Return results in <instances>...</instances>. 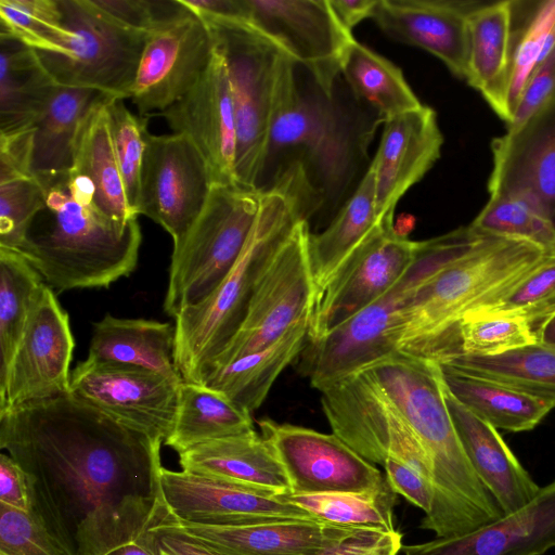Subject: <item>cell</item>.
Segmentation results:
<instances>
[{
	"instance_id": "cell-9",
	"label": "cell",
	"mask_w": 555,
	"mask_h": 555,
	"mask_svg": "<svg viewBox=\"0 0 555 555\" xmlns=\"http://www.w3.org/2000/svg\"><path fill=\"white\" fill-rule=\"evenodd\" d=\"M65 33L36 51L57 86L130 98L149 34L121 26L92 0H59Z\"/></svg>"
},
{
	"instance_id": "cell-37",
	"label": "cell",
	"mask_w": 555,
	"mask_h": 555,
	"mask_svg": "<svg viewBox=\"0 0 555 555\" xmlns=\"http://www.w3.org/2000/svg\"><path fill=\"white\" fill-rule=\"evenodd\" d=\"M251 413L206 385L182 382L172 430L164 442L178 454L198 444L254 430Z\"/></svg>"
},
{
	"instance_id": "cell-39",
	"label": "cell",
	"mask_w": 555,
	"mask_h": 555,
	"mask_svg": "<svg viewBox=\"0 0 555 555\" xmlns=\"http://www.w3.org/2000/svg\"><path fill=\"white\" fill-rule=\"evenodd\" d=\"M170 514L162 494L127 498L83 542L78 555H158L153 530Z\"/></svg>"
},
{
	"instance_id": "cell-20",
	"label": "cell",
	"mask_w": 555,
	"mask_h": 555,
	"mask_svg": "<svg viewBox=\"0 0 555 555\" xmlns=\"http://www.w3.org/2000/svg\"><path fill=\"white\" fill-rule=\"evenodd\" d=\"M175 133L186 135L205 158L214 183L236 184V122L222 56L214 49L211 62L198 82L163 112Z\"/></svg>"
},
{
	"instance_id": "cell-56",
	"label": "cell",
	"mask_w": 555,
	"mask_h": 555,
	"mask_svg": "<svg viewBox=\"0 0 555 555\" xmlns=\"http://www.w3.org/2000/svg\"><path fill=\"white\" fill-rule=\"evenodd\" d=\"M0 504L30 513L33 491L25 470L7 453L0 454Z\"/></svg>"
},
{
	"instance_id": "cell-52",
	"label": "cell",
	"mask_w": 555,
	"mask_h": 555,
	"mask_svg": "<svg viewBox=\"0 0 555 555\" xmlns=\"http://www.w3.org/2000/svg\"><path fill=\"white\" fill-rule=\"evenodd\" d=\"M402 545L397 530L354 528L320 555H398Z\"/></svg>"
},
{
	"instance_id": "cell-34",
	"label": "cell",
	"mask_w": 555,
	"mask_h": 555,
	"mask_svg": "<svg viewBox=\"0 0 555 555\" xmlns=\"http://www.w3.org/2000/svg\"><path fill=\"white\" fill-rule=\"evenodd\" d=\"M105 98L85 118L75 147L72 171L85 176L93 188L95 208L109 220L127 224L138 218L129 207L109 130Z\"/></svg>"
},
{
	"instance_id": "cell-14",
	"label": "cell",
	"mask_w": 555,
	"mask_h": 555,
	"mask_svg": "<svg viewBox=\"0 0 555 555\" xmlns=\"http://www.w3.org/2000/svg\"><path fill=\"white\" fill-rule=\"evenodd\" d=\"M421 242L384 221L343 263L318 296L309 339L319 338L388 293L414 262Z\"/></svg>"
},
{
	"instance_id": "cell-23",
	"label": "cell",
	"mask_w": 555,
	"mask_h": 555,
	"mask_svg": "<svg viewBox=\"0 0 555 555\" xmlns=\"http://www.w3.org/2000/svg\"><path fill=\"white\" fill-rule=\"evenodd\" d=\"M481 3L463 0H377L371 18L392 39L431 53L454 76L465 79L467 18Z\"/></svg>"
},
{
	"instance_id": "cell-27",
	"label": "cell",
	"mask_w": 555,
	"mask_h": 555,
	"mask_svg": "<svg viewBox=\"0 0 555 555\" xmlns=\"http://www.w3.org/2000/svg\"><path fill=\"white\" fill-rule=\"evenodd\" d=\"M444 397L465 454L503 515L530 503L541 487L524 468L498 429L475 416L446 388Z\"/></svg>"
},
{
	"instance_id": "cell-24",
	"label": "cell",
	"mask_w": 555,
	"mask_h": 555,
	"mask_svg": "<svg viewBox=\"0 0 555 555\" xmlns=\"http://www.w3.org/2000/svg\"><path fill=\"white\" fill-rule=\"evenodd\" d=\"M333 99L309 96L292 113L279 135L281 152L299 154L295 160L304 166L323 201L347 185L356 156L354 144Z\"/></svg>"
},
{
	"instance_id": "cell-32",
	"label": "cell",
	"mask_w": 555,
	"mask_h": 555,
	"mask_svg": "<svg viewBox=\"0 0 555 555\" xmlns=\"http://www.w3.org/2000/svg\"><path fill=\"white\" fill-rule=\"evenodd\" d=\"M384 221L377 214L374 171L369 166L327 228L310 234L309 259L317 298L348 257Z\"/></svg>"
},
{
	"instance_id": "cell-2",
	"label": "cell",
	"mask_w": 555,
	"mask_h": 555,
	"mask_svg": "<svg viewBox=\"0 0 555 555\" xmlns=\"http://www.w3.org/2000/svg\"><path fill=\"white\" fill-rule=\"evenodd\" d=\"M410 427L431 466L434 502L420 527L460 537L503 513L481 482L456 434L437 362L398 351L363 370Z\"/></svg>"
},
{
	"instance_id": "cell-40",
	"label": "cell",
	"mask_w": 555,
	"mask_h": 555,
	"mask_svg": "<svg viewBox=\"0 0 555 555\" xmlns=\"http://www.w3.org/2000/svg\"><path fill=\"white\" fill-rule=\"evenodd\" d=\"M511 7L512 35L506 79L509 119L529 77L555 48V0L511 1Z\"/></svg>"
},
{
	"instance_id": "cell-4",
	"label": "cell",
	"mask_w": 555,
	"mask_h": 555,
	"mask_svg": "<svg viewBox=\"0 0 555 555\" xmlns=\"http://www.w3.org/2000/svg\"><path fill=\"white\" fill-rule=\"evenodd\" d=\"M261 189L260 209L237 261L206 299L175 319V364L183 382L204 385L212 361L241 326L269 257L297 222L311 217L307 198L288 173L275 175Z\"/></svg>"
},
{
	"instance_id": "cell-44",
	"label": "cell",
	"mask_w": 555,
	"mask_h": 555,
	"mask_svg": "<svg viewBox=\"0 0 555 555\" xmlns=\"http://www.w3.org/2000/svg\"><path fill=\"white\" fill-rule=\"evenodd\" d=\"M470 224L490 235L529 242L555 256V220L527 194L490 195Z\"/></svg>"
},
{
	"instance_id": "cell-30",
	"label": "cell",
	"mask_w": 555,
	"mask_h": 555,
	"mask_svg": "<svg viewBox=\"0 0 555 555\" xmlns=\"http://www.w3.org/2000/svg\"><path fill=\"white\" fill-rule=\"evenodd\" d=\"M467 27L465 80L506 125L509 120L506 79L512 35L511 1L482 2L468 15Z\"/></svg>"
},
{
	"instance_id": "cell-43",
	"label": "cell",
	"mask_w": 555,
	"mask_h": 555,
	"mask_svg": "<svg viewBox=\"0 0 555 555\" xmlns=\"http://www.w3.org/2000/svg\"><path fill=\"white\" fill-rule=\"evenodd\" d=\"M43 283L21 253L0 247V375L10 364Z\"/></svg>"
},
{
	"instance_id": "cell-15",
	"label": "cell",
	"mask_w": 555,
	"mask_h": 555,
	"mask_svg": "<svg viewBox=\"0 0 555 555\" xmlns=\"http://www.w3.org/2000/svg\"><path fill=\"white\" fill-rule=\"evenodd\" d=\"M181 383L144 367L87 358L72 371L70 393L165 442L173 427Z\"/></svg>"
},
{
	"instance_id": "cell-22",
	"label": "cell",
	"mask_w": 555,
	"mask_h": 555,
	"mask_svg": "<svg viewBox=\"0 0 555 555\" xmlns=\"http://www.w3.org/2000/svg\"><path fill=\"white\" fill-rule=\"evenodd\" d=\"M442 144L437 114L429 106L422 105L385 120L379 146L370 164L382 220L395 218L398 202L435 165Z\"/></svg>"
},
{
	"instance_id": "cell-35",
	"label": "cell",
	"mask_w": 555,
	"mask_h": 555,
	"mask_svg": "<svg viewBox=\"0 0 555 555\" xmlns=\"http://www.w3.org/2000/svg\"><path fill=\"white\" fill-rule=\"evenodd\" d=\"M55 87L35 50L0 37V134L31 128Z\"/></svg>"
},
{
	"instance_id": "cell-57",
	"label": "cell",
	"mask_w": 555,
	"mask_h": 555,
	"mask_svg": "<svg viewBox=\"0 0 555 555\" xmlns=\"http://www.w3.org/2000/svg\"><path fill=\"white\" fill-rule=\"evenodd\" d=\"M153 532L158 555H219L183 531L171 514Z\"/></svg>"
},
{
	"instance_id": "cell-53",
	"label": "cell",
	"mask_w": 555,
	"mask_h": 555,
	"mask_svg": "<svg viewBox=\"0 0 555 555\" xmlns=\"http://www.w3.org/2000/svg\"><path fill=\"white\" fill-rule=\"evenodd\" d=\"M555 93V48L537 66L529 77L512 117L506 124V130L518 127L537 108Z\"/></svg>"
},
{
	"instance_id": "cell-13",
	"label": "cell",
	"mask_w": 555,
	"mask_h": 555,
	"mask_svg": "<svg viewBox=\"0 0 555 555\" xmlns=\"http://www.w3.org/2000/svg\"><path fill=\"white\" fill-rule=\"evenodd\" d=\"M210 169L184 134H146L138 215L165 229L181 245L208 199Z\"/></svg>"
},
{
	"instance_id": "cell-50",
	"label": "cell",
	"mask_w": 555,
	"mask_h": 555,
	"mask_svg": "<svg viewBox=\"0 0 555 555\" xmlns=\"http://www.w3.org/2000/svg\"><path fill=\"white\" fill-rule=\"evenodd\" d=\"M0 555H76L35 513L0 504Z\"/></svg>"
},
{
	"instance_id": "cell-49",
	"label": "cell",
	"mask_w": 555,
	"mask_h": 555,
	"mask_svg": "<svg viewBox=\"0 0 555 555\" xmlns=\"http://www.w3.org/2000/svg\"><path fill=\"white\" fill-rule=\"evenodd\" d=\"M511 313L534 328L555 312V256H548L495 302L477 309Z\"/></svg>"
},
{
	"instance_id": "cell-28",
	"label": "cell",
	"mask_w": 555,
	"mask_h": 555,
	"mask_svg": "<svg viewBox=\"0 0 555 555\" xmlns=\"http://www.w3.org/2000/svg\"><path fill=\"white\" fill-rule=\"evenodd\" d=\"M107 96L94 89L56 85L33 126L30 169L46 192L72 172L80 127L91 109Z\"/></svg>"
},
{
	"instance_id": "cell-6",
	"label": "cell",
	"mask_w": 555,
	"mask_h": 555,
	"mask_svg": "<svg viewBox=\"0 0 555 555\" xmlns=\"http://www.w3.org/2000/svg\"><path fill=\"white\" fill-rule=\"evenodd\" d=\"M222 56L236 122V179L260 188L267 164L272 118L284 89L294 80L296 62L274 41L247 23H204Z\"/></svg>"
},
{
	"instance_id": "cell-54",
	"label": "cell",
	"mask_w": 555,
	"mask_h": 555,
	"mask_svg": "<svg viewBox=\"0 0 555 555\" xmlns=\"http://www.w3.org/2000/svg\"><path fill=\"white\" fill-rule=\"evenodd\" d=\"M385 477L392 490L428 515L433 508L434 490L429 480L411 466L388 460L384 465Z\"/></svg>"
},
{
	"instance_id": "cell-55",
	"label": "cell",
	"mask_w": 555,
	"mask_h": 555,
	"mask_svg": "<svg viewBox=\"0 0 555 555\" xmlns=\"http://www.w3.org/2000/svg\"><path fill=\"white\" fill-rule=\"evenodd\" d=\"M33 130L31 127L0 134V183L33 176L30 169Z\"/></svg>"
},
{
	"instance_id": "cell-47",
	"label": "cell",
	"mask_w": 555,
	"mask_h": 555,
	"mask_svg": "<svg viewBox=\"0 0 555 555\" xmlns=\"http://www.w3.org/2000/svg\"><path fill=\"white\" fill-rule=\"evenodd\" d=\"M64 33L59 0H0V37L48 51Z\"/></svg>"
},
{
	"instance_id": "cell-17",
	"label": "cell",
	"mask_w": 555,
	"mask_h": 555,
	"mask_svg": "<svg viewBox=\"0 0 555 555\" xmlns=\"http://www.w3.org/2000/svg\"><path fill=\"white\" fill-rule=\"evenodd\" d=\"M248 24L305 66L330 100L346 51L354 40L328 0H246Z\"/></svg>"
},
{
	"instance_id": "cell-1",
	"label": "cell",
	"mask_w": 555,
	"mask_h": 555,
	"mask_svg": "<svg viewBox=\"0 0 555 555\" xmlns=\"http://www.w3.org/2000/svg\"><path fill=\"white\" fill-rule=\"evenodd\" d=\"M66 393L0 412V448L27 474L33 511L76 555L127 498L160 495V446Z\"/></svg>"
},
{
	"instance_id": "cell-10",
	"label": "cell",
	"mask_w": 555,
	"mask_h": 555,
	"mask_svg": "<svg viewBox=\"0 0 555 555\" xmlns=\"http://www.w3.org/2000/svg\"><path fill=\"white\" fill-rule=\"evenodd\" d=\"M310 234L309 222L300 220L273 250L255 283L241 326L212 361L205 382L230 362L310 322L317 301L309 259Z\"/></svg>"
},
{
	"instance_id": "cell-41",
	"label": "cell",
	"mask_w": 555,
	"mask_h": 555,
	"mask_svg": "<svg viewBox=\"0 0 555 555\" xmlns=\"http://www.w3.org/2000/svg\"><path fill=\"white\" fill-rule=\"evenodd\" d=\"M341 74L353 93L384 121L423 105L398 66L356 39L346 51Z\"/></svg>"
},
{
	"instance_id": "cell-18",
	"label": "cell",
	"mask_w": 555,
	"mask_h": 555,
	"mask_svg": "<svg viewBox=\"0 0 555 555\" xmlns=\"http://www.w3.org/2000/svg\"><path fill=\"white\" fill-rule=\"evenodd\" d=\"M212 56L209 29L191 12L150 33L129 98L140 116L163 112L185 95Z\"/></svg>"
},
{
	"instance_id": "cell-7",
	"label": "cell",
	"mask_w": 555,
	"mask_h": 555,
	"mask_svg": "<svg viewBox=\"0 0 555 555\" xmlns=\"http://www.w3.org/2000/svg\"><path fill=\"white\" fill-rule=\"evenodd\" d=\"M261 188L214 184L203 211L173 248L164 310L176 319L202 302L241 256L256 222Z\"/></svg>"
},
{
	"instance_id": "cell-31",
	"label": "cell",
	"mask_w": 555,
	"mask_h": 555,
	"mask_svg": "<svg viewBox=\"0 0 555 555\" xmlns=\"http://www.w3.org/2000/svg\"><path fill=\"white\" fill-rule=\"evenodd\" d=\"M175 325L106 314L93 324L88 359L144 367L183 382L175 364Z\"/></svg>"
},
{
	"instance_id": "cell-61",
	"label": "cell",
	"mask_w": 555,
	"mask_h": 555,
	"mask_svg": "<svg viewBox=\"0 0 555 555\" xmlns=\"http://www.w3.org/2000/svg\"><path fill=\"white\" fill-rule=\"evenodd\" d=\"M414 225L415 218L411 215H400L397 219L393 218V231L401 237H408Z\"/></svg>"
},
{
	"instance_id": "cell-45",
	"label": "cell",
	"mask_w": 555,
	"mask_h": 555,
	"mask_svg": "<svg viewBox=\"0 0 555 555\" xmlns=\"http://www.w3.org/2000/svg\"><path fill=\"white\" fill-rule=\"evenodd\" d=\"M535 343L534 328L526 319L475 310L460 322L449 348L437 362L456 354L498 356Z\"/></svg>"
},
{
	"instance_id": "cell-25",
	"label": "cell",
	"mask_w": 555,
	"mask_h": 555,
	"mask_svg": "<svg viewBox=\"0 0 555 555\" xmlns=\"http://www.w3.org/2000/svg\"><path fill=\"white\" fill-rule=\"evenodd\" d=\"M555 548V480L520 509L469 533L402 545V555H543Z\"/></svg>"
},
{
	"instance_id": "cell-62",
	"label": "cell",
	"mask_w": 555,
	"mask_h": 555,
	"mask_svg": "<svg viewBox=\"0 0 555 555\" xmlns=\"http://www.w3.org/2000/svg\"><path fill=\"white\" fill-rule=\"evenodd\" d=\"M289 165H295L296 167H298L299 169H301V170H302V172L305 173L304 169H302L300 166H298L297 164H289ZM289 165H288V166H289ZM305 176H306V173H305ZM306 177H307V176H306ZM307 179H308V178H307ZM308 181H309V179H308ZM309 182H310V181H309ZM310 184H311V183H310ZM311 186H312V184H311ZM312 189H313V191H314V194H315V196H317V198H318V202H319V204H320V207H321V203H320V199H319V197H318V194L315 193V190H314V188H313V186H312Z\"/></svg>"
},
{
	"instance_id": "cell-8",
	"label": "cell",
	"mask_w": 555,
	"mask_h": 555,
	"mask_svg": "<svg viewBox=\"0 0 555 555\" xmlns=\"http://www.w3.org/2000/svg\"><path fill=\"white\" fill-rule=\"evenodd\" d=\"M439 270L433 255L417 253L388 293L325 335L308 339L297 357L300 374L322 391L400 351L403 313L417 288Z\"/></svg>"
},
{
	"instance_id": "cell-36",
	"label": "cell",
	"mask_w": 555,
	"mask_h": 555,
	"mask_svg": "<svg viewBox=\"0 0 555 555\" xmlns=\"http://www.w3.org/2000/svg\"><path fill=\"white\" fill-rule=\"evenodd\" d=\"M310 322L301 323L271 345L247 353L212 373L204 385L222 392L250 413L258 409L282 371L302 351Z\"/></svg>"
},
{
	"instance_id": "cell-33",
	"label": "cell",
	"mask_w": 555,
	"mask_h": 555,
	"mask_svg": "<svg viewBox=\"0 0 555 555\" xmlns=\"http://www.w3.org/2000/svg\"><path fill=\"white\" fill-rule=\"evenodd\" d=\"M438 365L446 390L495 429L513 433L531 430L555 408L554 399Z\"/></svg>"
},
{
	"instance_id": "cell-12",
	"label": "cell",
	"mask_w": 555,
	"mask_h": 555,
	"mask_svg": "<svg viewBox=\"0 0 555 555\" xmlns=\"http://www.w3.org/2000/svg\"><path fill=\"white\" fill-rule=\"evenodd\" d=\"M74 347L69 317L43 283L10 364L0 375V412L69 393Z\"/></svg>"
},
{
	"instance_id": "cell-26",
	"label": "cell",
	"mask_w": 555,
	"mask_h": 555,
	"mask_svg": "<svg viewBox=\"0 0 555 555\" xmlns=\"http://www.w3.org/2000/svg\"><path fill=\"white\" fill-rule=\"evenodd\" d=\"M175 521L219 555H320L354 529L315 518H284L234 526Z\"/></svg>"
},
{
	"instance_id": "cell-5",
	"label": "cell",
	"mask_w": 555,
	"mask_h": 555,
	"mask_svg": "<svg viewBox=\"0 0 555 555\" xmlns=\"http://www.w3.org/2000/svg\"><path fill=\"white\" fill-rule=\"evenodd\" d=\"M548 256L529 242L488 234L417 288L403 314L400 351L437 362L468 313L495 302Z\"/></svg>"
},
{
	"instance_id": "cell-60",
	"label": "cell",
	"mask_w": 555,
	"mask_h": 555,
	"mask_svg": "<svg viewBox=\"0 0 555 555\" xmlns=\"http://www.w3.org/2000/svg\"><path fill=\"white\" fill-rule=\"evenodd\" d=\"M535 336L538 343L555 346V312L537 327Z\"/></svg>"
},
{
	"instance_id": "cell-11",
	"label": "cell",
	"mask_w": 555,
	"mask_h": 555,
	"mask_svg": "<svg viewBox=\"0 0 555 555\" xmlns=\"http://www.w3.org/2000/svg\"><path fill=\"white\" fill-rule=\"evenodd\" d=\"M321 405L334 435L366 461H400L433 486L430 462L398 410L363 372L320 391Z\"/></svg>"
},
{
	"instance_id": "cell-21",
	"label": "cell",
	"mask_w": 555,
	"mask_h": 555,
	"mask_svg": "<svg viewBox=\"0 0 555 555\" xmlns=\"http://www.w3.org/2000/svg\"><path fill=\"white\" fill-rule=\"evenodd\" d=\"M489 195L522 193L555 220V93L518 127L491 141Z\"/></svg>"
},
{
	"instance_id": "cell-19",
	"label": "cell",
	"mask_w": 555,
	"mask_h": 555,
	"mask_svg": "<svg viewBox=\"0 0 555 555\" xmlns=\"http://www.w3.org/2000/svg\"><path fill=\"white\" fill-rule=\"evenodd\" d=\"M162 496L177 521L234 526L284 518L312 517L280 495L184 470L162 468Z\"/></svg>"
},
{
	"instance_id": "cell-59",
	"label": "cell",
	"mask_w": 555,
	"mask_h": 555,
	"mask_svg": "<svg viewBox=\"0 0 555 555\" xmlns=\"http://www.w3.org/2000/svg\"><path fill=\"white\" fill-rule=\"evenodd\" d=\"M376 2L377 0H328L335 17L350 33L364 18L372 17Z\"/></svg>"
},
{
	"instance_id": "cell-42",
	"label": "cell",
	"mask_w": 555,
	"mask_h": 555,
	"mask_svg": "<svg viewBox=\"0 0 555 555\" xmlns=\"http://www.w3.org/2000/svg\"><path fill=\"white\" fill-rule=\"evenodd\" d=\"M280 496L323 522L349 528L396 530L393 508L397 493L388 481L374 492L285 493Z\"/></svg>"
},
{
	"instance_id": "cell-16",
	"label": "cell",
	"mask_w": 555,
	"mask_h": 555,
	"mask_svg": "<svg viewBox=\"0 0 555 555\" xmlns=\"http://www.w3.org/2000/svg\"><path fill=\"white\" fill-rule=\"evenodd\" d=\"M260 434L287 476L291 492H374L386 477L336 435L263 418Z\"/></svg>"
},
{
	"instance_id": "cell-38",
	"label": "cell",
	"mask_w": 555,
	"mask_h": 555,
	"mask_svg": "<svg viewBox=\"0 0 555 555\" xmlns=\"http://www.w3.org/2000/svg\"><path fill=\"white\" fill-rule=\"evenodd\" d=\"M437 363L555 400V346L535 343L498 356L456 354Z\"/></svg>"
},
{
	"instance_id": "cell-46",
	"label": "cell",
	"mask_w": 555,
	"mask_h": 555,
	"mask_svg": "<svg viewBox=\"0 0 555 555\" xmlns=\"http://www.w3.org/2000/svg\"><path fill=\"white\" fill-rule=\"evenodd\" d=\"M106 109L128 204L132 212L139 216L138 206L149 118L133 115L120 98H109Z\"/></svg>"
},
{
	"instance_id": "cell-51",
	"label": "cell",
	"mask_w": 555,
	"mask_h": 555,
	"mask_svg": "<svg viewBox=\"0 0 555 555\" xmlns=\"http://www.w3.org/2000/svg\"><path fill=\"white\" fill-rule=\"evenodd\" d=\"M121 26L144 33L155 31L188 15L181 0H92Z\"/></svg>"
},
{
	"instance_id": "cell-63",
	"label": "cell",
	"mask_w": 555,
	"mask_h": 555,
	"mask_svg": "<svg viewBox=\"0 0 555 555\" xmlns=\"http://www.w3.org/2000/svg\"><path fill=\"white\" fill-rule=\"evenodd\" d=\"M289 166H294V167H296L295 165H289ZM296 168H297L299 171H301V172H302V170H301V169H299L298 167H296ZM280 170H281V169H280ZM302 175L305 176V173H304V172H302ZM305 177H306V176H305ZM306 179H307V177H306ZM307 180H308V179H307ZM308 182H309V181H308ZM309 184H310V183H309ZM310 186H311V184H310ZM311 189H312V186H311ZM312 192H313V194H314L313 189H312ZM314 196H315V194H314ZM315 198H317V196H315ZM317 202H318V198H317ZM318 204H319V202H318ZM319 208H320V204H319Z\"/></svg>"
},
{
	"instance_id": "cell-58",
	"label": "cell",
	"mask_w": 555,
	"mask_h": 555,
	"mask_svg": "<svg viewBox=\"0 0 555 555\" xmlns=\"http://www.w3.org/2000/svg\"><path fill=\"white\" fill-rule=\"evenodd\" d=\"M181 2L203 23L229 21L248 24L246 0H181Z\"/></svg>"
},
{
	"instance_id": "cell-3",
	"label": "cell",
	"mask_w": 555,
	"mask_h": 555,
	"mask_svg": "<svg viewBox=\"0 0 555 555\" xmlns=\"http://www.w3.org/2000/svg\"><path fill=\"white\" fill-rule=\"evenodd\" d=\"M52 222L28 234L17 249L55 294L108 287L137 267L142 234L138 218L118 224L93 204V188L82 175L69 176L47 191Z\"/></svg>"
},
{
	"instance_id": "cell-29",
	"label": "cell",
	"mask_w": 555,
	"mask_h": 555,
	"mask_svg": "<svg viewBox=\"0 0 555 555\" xmlns=\"http://www.w3.org/2000/svg\"><path fill=\"white\" fill-rule=\"evenodd\" d=\"M181 470L273 492L289 493L285 470L255 429L215 439L179 453Z\"/></svg>"
},
{
	"instance_id": "cell-48",
	"label": "cell",
	"mask_w": 555,
	"mask_h": 555,
	"mask_svg": "<svg viewBox=\"0 0 555 555\" xmlns=\"http://www.w3.org/2000/svg\"><path fill=\"white\" fill-rule=\"evenodd\" d=\"M46 208L47 192L33 176L0 183V247L17 250Z\"/></svg>"
}]
</instances>
